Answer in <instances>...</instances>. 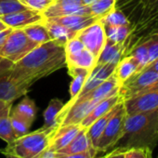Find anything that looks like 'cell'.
<instances>
[{"label": "cell", "instance_id": "obj_50", "mask_svg": "<svg viewBox=\"0 0 158 158\" xmlns=\"http://www.w3.org/2000/svg\"><path fill=\"white\" fill-rule=\"evenodd\" d=\"M101 158H109V153H107V154L103 155V156H102V157H101Z\"/></svg>", "mask_w": 158, "mask_h": 158}, {"label": "cell", "instance_id": "obj_21", "mask_svg": "<svg viewBox=\"0 0 158 158\" xmlns=\"http://www.w3.org/2000/svg\"><path fill=\"white\" fill-rule=\"evenodd\" d=\"M67 68H84L92 70L97 63V58L89 49L84 48L75 55L65 56Z\"/></svg>", "mask_w": 158, "mask_h": 158}, {"label": "cell", "instance_id": "obj_4", "mask_svg": "<svg viewBox=\"0 0 158 158\" xmlns=\"http://www.w3.org/2000/svg\"><path fill=\"white\" fill-rule=\"evenodd\" d=\"M155 89H158V73L144 68L121 84L119 94L125 101Z\"/></svg>", "mask_w": 158, "mask_h": 158}, {"label": "cell", "instance_id": "obj_43", "mask_svg": "<svg viewBox=\"0 0 158 158\" xmlns=\"http://www.w3.org/2000/svg\"><path fill=\"white\" fill-rule=\"evenodd\" d=\"M13 29L10 28V27H7L3 30H0V48L3 47V45L5 44L8 36L10 35V34L11 33Z\"/></svg>", "mask_w": 158, "mask_h": 158}, {"label": "cell", "instance_id": "obj_38", "mask_svg": "<svg viewBox=\"0 0 158 158\" xmlns=\"http://www.w3.org/2000/svg\"><path fill=\"white\" fill-rule=\"evenodd\" d=\"M150 40L149 47V64L158 58V32L149 33L146 35Z\"/></svg>", "mask_w": 158, "mask_h": 158}, {"label": "cell", "instance_id": "obj_34", "mask_svg": "<svg viewBox=\"0 0 158 158\" xmlns=\"http://www.w3.org/2000/svg\"><path fill=\"white\" fill-rule=\"evenodd\" d=\"M10 121L17 138L27 134L32 126L30 123H28L27 121H25L24 119H23L22 117L18 116L17 114L11 112H10Z\"/></svg>", "mask_w": 158, "mask_h": 158}, {"label": "cell", "instance_id": "obj_9", "mask_svg": "<svg viewBox=\"0 0 158 158\" xmlns=\"http://www.w3.org/2000/svg\"><path fill=\"white\" fill-rule=\"evenodd\" d=\"M42 13L45 19L60 18L73 14L90 15L89 6L84 5L82 0H54Z\"/></svg>", "mask_w": 158, "mask_h": 158}, {"label": "cell", "instance_id": "obj_12", "mask_svg": "<svg viewBox=\"0 0 158 158\" xmlns=\"http://www.w3.org/2000/svg\"><path fill=\"white\" fill-rule=\"evenodd\" d=\"M28 89L22 86L11 75L10 70L0 74V101L11 102L26 95Z\"/></svg>", "mask_w": 158, "mask_h": 158}, {"label": "cell", "instance_id": "obj_16", "mask_svg": "<svg viewBox=\"0 0 158 158\" xmlns=\"http://www.w3.org/2000/svg\"><path fill=\"white\" fill-rule=\"evenodd\" d=\"M122 100L119 93L113 95L111 97H108L101 102H99L94 108L90 111V113L81 121L80 125L82 127H89L94 121H96L101 116L104 115L106 113H108L110 110H112L118 102H120Z\"/></svg>", "mask_w": 158, "mask_h": 158}, {"label": "cell", "instance_id": "obj_31", "mask_svg": "<svg viewBox=\"0 0 158 158\" xmlns=\"http://www.w3.org/2000/svg\"><path fill=\"white\" fill-rule=\"evenodd\" d=\"M117 0H98V1L89 5L90 15L102 19L112 10L115 9Z\"/></svg>", "mask_w": 158, "mask_h": 158}, {"label": "cell", "instance_id": "obj_48", "mask_svg": "<svg viewBox=\"0 0 158 158\" xmlns=\"http://www.w3.org/2000/svg\"><path fill=\"white\" fill-rule=\"evenodd\" d=\"M5 28H7V26H6V24L0 20V30H3V29H5Z\"/></svg>", "mask_w": 158, "mask_h": 158}, {"label": "cell", "instance_id": "obj_5", "mask_svg": "<svg viewBox=\"0 0 158 158\" xmlns=\"http://www.w3.org/2000/svg\"><path fill=\"white\" fill-rule=\"evenodd\" d=\"M37 46L39 45L30 40L23 29H13L0 48V56L16 63Z\"/></svg>", "mask_w": 158, "mask_h": 158}, {"label": "cell", "instance_id": "obj_45", "mask_svg": "<svg viewBox=\"0 0 158 158\" xmlns=\"http://www.w3.org/2000/svg\"><path fill=\"white\" fill-rule=\"evenodd\" d=\"M109 158H126L125 152L113 150L109 152Z\"/></svg>", "mask_w": 158, "mask_h": 158}, {"label": "cell", "instance_id": "obj_40", "mask_svg": "<svg viewBox=\"0 0 158 158\" xmlns=\"http://www.w3.org/2000/svg\"><path fill=\"white\" fill-rule=\"evenodd\" d=\"M96 154V150H89L84 152L74 154H59L56 152V158H95Z\"/></svg>", "mask_w": 158, "mask_h": 158}, {"label": "cell", "instance_id": "obj_3", "mask_svg": "<svg viewBox=\"0 0 158 158\" xmlns=\"http://www.w3.org/2000/svg\"><path fill=\"white\" fill-rule=\"evenodd\" d=\"M58 127V125L48 127H42L35 131L28 132L8 143L6 148L0 152L4 155L11 154L20 158H37L49 147Z\"/></svg>", "mask_w": 158, "mask_h": 158}, {"label": "cell", "instance_id": "obj_41", "mask_svg": "<svg viewBox=\"0 0 158 158\" xmlns=\"http://www.w3.org/2000/svg\"><path fill=\"white\" fill-rule=\"evenodd\" d=\"M14 63L9 60L8 59L3 58L2 56H0V74L4 73L5 72L9 71Z\"/></svg>", "mask_w": 158, "mask_h": 158}, {"label": "cell", "instance_id": "obj_8", "mask_svg": "<svg viewBox=\"0 0 158 158\" xmlns=\"http://www.w3.org/2000/svg\"><path fill=\"white\" fill-rule=\"evenodd\" d=\"M76 36L82 41L85 48L92 52L97 59L107 40L105 28L102 19L79 31Z\"/></svg>", "mask_w": 158, "mask_h": 158}, {"label": "cell", "instance_id": "obj_33", "mask_svg": "<svg viewBox=\"0 0 158 158\" xmlns=\"http://www.w3.org/2000/svg\"><path fill=\"white\" fill-rule=\"evenodd\" d=\"M104 26H118V25H130L131 23L124 12L118 9L112 10L109 14L102 19Z\"/></svg>", "mask_w": 158, "mask_h": 158}, {"label": "cell", "instance_id": "obj_44", "mask_svg": "<svg viewBox=\"0 0 158 158\" xmlns=\"http://www.w3.org/2000/svg\"><path fill=\"white\" fill-rule=\"evenodd\" d=\"M37 158H56V152L53 151L51 148H48L39 157Z\"/></svg>", "mask_w": 158, "mask_h": 158}, {"label": "cell", "instance_id": "obj_1", "mask_svg": "<svg viewBox=\"0 0 158 158\" xmlns=\"http://www.w3.org/2000/svg\"><path fill=\"white\" fill-rule=\"evenodd\" d=\"M66 66L64 45L49 40L34 48L10 69L22 86L29 88L39 79Z\"/></svg>", "mask_w": 158, "mask_h": 158}, {"label": "cell", "instance_id": "obj_23", "mask_svg": "<svg viewBox=\"0 0 158 158\" xmlns=\"http://www.w3.org/2000/svg\"><path fill=\"white\" fill-rule=\"evenodd\" d=\"M117 104L112 110H110L108 113H106L104 115L101 116L96 121H94L89 127H87L88 136H89V138L90 139V142H91V144H92V146H93V148L95 150L97 149L98 142H99V140H100V139H101V137H102V135L103 133V130H104L109 119L111 118V116L114 114V113L116 110Z\"/></svg>", "mask_w": 158, "mask_h": 158}, {"label": "cell", "instance_id": "obj_22", "mask_svg": "<svg viewBox=\"0 0 158 158\" xmlns=\"http://www.w3.org/2000/svg\"><path fill=\"white\" fill-rule=\"evenodd\" d=\"M139 71V65L133 57L130 55H125L119 62L116 64L114 74L117 78L120 85L127 81L129 77Z\"/></svg>", "mask_w": 158, "mask_h": 158}, {"label": "cell", "instance_id": "obj_30", "mask_svg": "<svg viewBox=\"0 0 158 158\" xmlns=\"http://www.w3.org/2000/svg\"><path fill=\"white\" fill-rule=\"evenodd\" d=\"M63 106H64V103L60 99H57V98L52 99L49 102L47 109L44 111V114H43L44 126L43 127H48L57 125L56 124L57 116L59 115L60 112L62 110Z\"/></svg>", "mask_w": 158, "mask_h": 158}, {"label": "cell", "instance_id": "obj_29", "mask_svg": "<svg viewBox=\"0 0 158 158\" xmlns=\"http://www.w3.org/2000/svg\"><path fill=\"white\" fill-rule=\"evenodd\" d=\"M106 37L108 40L114 43H125L132 32L134 27L130 25H118V26H104Z\"/></svg>", "mask_w": 158, "mask_h": 158}, {"label": "cell", "instance_id": "obj_36", "mask_svg": "<svg viewBox=\"0 0 158 158\" xmlns=\"http://www.w3.org/2000/svg\"><path fill=\"white\" fill-rule=\"evenodd\" d=\"M26 9L43 12L54 0H19Z\"/></svg>", "mask_w": 158, "mask_h": 158}, {"label": "cell", "instance_id": "obj_20", "mask_svg": "<svg viewBox=\"0 0 158 158\" xmlns=\"http://www.w3.org/2000/svg\"><path fill=\"white\" fill-rule=\"evenodd\" d=\"M44 23L48 29L50 39L58 41L62 45H65L68 40L75 37L77 35V32H74L53 20L47 19Z\"/></svg>", "mask_w": 158, "mask_h": 158}, {"label": "cell", "instance_id": "obj_17", "mask_svg": "<svg viewBox=\"0 0 158 158\" xmlns=\"http://www.w3.org/2000/svg\"><path fill=\"white\" fill-rule=\"evenodd\" d=\"M81 128L82 127L80 124L58 127L56 132L51 139L49 148H51L55 152H58L59 150L64 148L73 140V139L77 135Z\"/></svg>", "mask_w": 158, "mask_h": 158}, {"label": "cell", "instance_id": "obj_18", "mask_svg": "<svg viewBox=\"0 0 158 158\" xmlns=\"http://www.w3.org/2000/svg\"><path fill=\"white\" fill-rule=\"evenodd\" d=\"M89 150H95L90 142V139L87 133V128L82 127L73 139V140L64 148L56 152L59 154H74L80 153Z\"/></svg>", "mask_w": 158, "mask_h": 158}, {"label": "cell", "instance_id": "obj_2", "mask_svg": "<svg viewBox=\"0 0 158 158\" xmlns=\"http://www.w3.org/2000/svg\"><path fill=\"white\" fill-rule=\"evenodd\" d=\"M158 144V109L126 116L121 137L113 150L127 151L132 148L153 150Z\"/></svg>", "mask_w": 158, "mask_h": 158}, {"label": "cell", "instance_id": "obj_37", "mask_svg": "<svg viewBox=\"0 0 158 158\" xmlns=\"http://www.w3.org/2000/svg\"><path fill=\"white\" fill-rule=\"evenodd\" d=\"M85 48L84 44L82 41L79 39L77 36L68 40L66 44L64 45V51H65V56H72L79 53L82 51Z\"/></svg>", "mask_w": 158, "mask_h": 158}, {"label": "cell", "instance_id": "obj_39", "mask_svg": "<svg viewBox=\"0 0 158 158\" xmlns=\"http://www.w3.org/2000/svg\"><path fill=\"white\" fill-rule=\"evenodd\" d=\"M152 150L146 148H132L125 151L126 158H152Z\"/></svg>", "mask_w": 158, "mask_h": 158}, {"label": "cell", "instance_id": "obj_32", "mask_svg": "<svg viewBox=\"0 0 158 158\" xmlns=\"http://www.w3.org/2000/svg\"><path fill=\"white\" fill-rule=\"evenodd\" d=\"M0 139L7 143H10L17 139L11 125L10 113H7L0 117Z\"/></svg>", "mask_w": 158, "mask_h": 158}, {"label": "cell", "instance_id": "obj_47", "mask_svg": "<svg viewBox=\"0 0 158 158\" xmlns=\"http://www.w3.org/2000/svg\"><path fill=\"white\" fill-rule=\"evenodd\" d=\"M96 1H98V0H82L83 4L86 5V6H89V5H90V4H92V3H94Z\"/></svg>", "mask_w": 158, "mask_h": 158}, {"label": "cell", "instance_id": "obj_7", "mask_svg": "<svg viewBox=\"0 0 158 158\" xmlns=\"http://www.w3.org/2000/svg\"><path fill=\"white\" fill-rule=\"evenodd\" d=\"M98 102H99L90 100H83L74 102H68L64 104L62 110L57 116L56 124L59 127L80 124Z\"/></svg>", "mask_w": 158, "mask_h": 158}, {"label": "cell", "instance_id": "obj_25", "mask_svg": "<svg viewBox=\"0 0 158 158\" xmlns=\"http://www.w3.org/2000/svg\"><path fill=\"white\" fill-rule=\"evenodd\" d=\"M149 47L150 40L147 36H145L139 43L135 45L126 53V55H130L134 58L139 65V71L149 64Z\"/></svg>", "mask_w": 158, "mask_h": 158}, {"label": "cell", "instance_id": "obj_6", "mask_svg": "<svg viewBox=\"0 0 158 158\" xmlns=\"http://www.w3.org/2000/svg\"><path fill=\"white\" fill-rule=\"evenodd\" d=\"M127 113L125 110L124 102L121 101L116 106V110L114 114L109 119L103 133L97 145V153L98 152H110L116 141L122 135L124 123L126 120Z\"/></svg>", "mask_w": 158, "mask_h": 158}, {"label": "cell", "instance_id": "obj_27", "mask_svg": "<svg viewBox=\"0 0 158 158\" xmlns=\"http://www.w3.org/2000/svg\"><path fill=\"white\" fill-rule=\"evenodd\" d=\"M37 108L35 105V102L28 98L26 95H24V98L21 101V102L18 103V105L14 108V110L11 112L18 116L22 117L31 125L34 123L35 116H36Z\"/></svg>", "mask_w": 158, "mask_h": 158}, {"label": "cell", "instance_id": "obj_46", "mask_svg": "<svg viewBox=\"0 0 158 158\" xmlns=\"http://www.w3.org/2000/svg\"><path fill=\"white\" fill-rule=\"evenodd\" d=\"M145 68H148V69H152L153 71H155L156 73H158V58L153 60L152 62H151L150 64H148ZM144 69V68H143Z\"/></svg>", "mask_w": 158, "mask_h": 158}, {"label": "cell", "instance_id": "obj_24", "mask_svg": "<svg viewBox=\"0 0 158 158\" xmlns=\"http://www.w3.org/2000/svg\"><path fill=\"white\" fill-rule=\"evenodd\" d=\"M91 70L84 68H68V72L72 77V82L70 85V96L71 100L74 99L81 92L87 79Z\"/></svg>", "mask_w": 158, "mask_h": 158}, {"label": "cell", "instance_id": "obj_15", "mask_svg": "<svg viewBox=\"0 0 158 158\" xmlns=\"http://www.w3.org/2000/svg\"><path fill=\"white\" fill-rule=\"evenodd\" d=\"M127 50V40L125 43H114L106 40V43L97 59V63L117 64L126 55Z\"/></svg>", "mask_w": 158, "mask_h": 158}, {"label": "cell", "instance_id": "obj_10", "mask_svg": "<svg viewBox=\"0 0 158 158\" xmlns=\"http://www.w3.org/2000/svg\"><path fill=\"white\" fill-rule=\"evenodd\" d=\"M127 115L158 109V89L123 101Z\"/></svg>", "mask_w": 158, "mask_h": 158}, {"label": "cell", "instance_id": "obj_19", "mask_svg": "<svg viewBox=\"0 0 158 158\" xmlns=\"http://www.w3.org/2000/svg\"><path fill=\"white\" fill-rule=\"evenodd\" d=\"M47 20V19H46ZM53 20L67 28L74 31V32H79L83 30L84 28L89 26L90 24L94 23L95 22L101 20L97 17H94L89 14H73L70 16H65V17H60V18H53L49 19Z\"/></svg>", "mask_w": 158, "mask_h": 158}, {"label": "cell", "instance_id": "obj_49", "mask_svg": "<svg viewBox=\"0 0 158 158\" xmlns=\"http://www.w3.org/2000/svg\"><path fill=\"white\" fill-rule=\"evenodd\" d=\"M6 158H20L18 156H15V155H11V154H5Z\"/></svg>", "mask_w": 158, "mask_h": 158}, {"label": "cell", "instance_id": "obj_42", "mask_svg": "<svg viewBox=\"0 0 158 158\" xmlns=\"http://www.w3.org/2000/svg\"><path fill=\"white\" fill-rule=\"evenodd\" d=\"M12 108L11 102H7L4 101H0V117L7 113H10Z\"/></svg>", "mask_w": 158, "mask_h": 158}, {"label": "cell", "instance_id": "obj_14", "mask_svg": "<svg viewBox=\"0 0 158 158\" xmlns=\"http://www.w3.org/2000/svg\"><path fill=\"white\" fill-rule=\"evenodd\" d=\"M115 67H116L115 64H111V63H96V65L90 71V73L81 92L76 97L82 96L91 91L99 85H101L102 82H104L112 74H114Z\"/></svg>", "mask_w": 158, "mask_h": 158}, {"label": "cell", "instance_id": "obj_26", "mask_svg": "<svg viewBox=\"0 0 158 158\" xmlns=\"http://www.w3.org/2000/svg\"><path fill=\"white\" fill-rule=\"evenodd\" d=\"M140 1L141 14L138 23L144 28L158 20V0H140Z\"/></svg>", "mask_w": 158, "mask_h": 158}, {"label": "cell", "instance_id": "obj_35", "mask_svg": "<svg viewBox=\"0 0 158 158\" xmlns=\"http://www.w3.org/2000/svg\"><path fill=\"white\" fill-rule=\"evenodd\" d=\"M26 9L19 0H0V16Z\"/></svg>", "mask_w": 158, "mask_h": 158}, {"label": "cell", "instance_id": "obj_13", "mask_svg": "<svg viewBox=\"0 0 158 158\" xmlns=\"http://www.w3.org/2000/svg\"><path fill=\"white\" fill-rule=\"evenodd\" d=\"M120 83L117 80L114 74H112L108 79L104 82H102L101 85H99L97 88L92 89L91 91L79 96L75 97L74 99L70 100L69 102H80L83 100H90V101H95V102H101L108 97H111L113 95H115L119 93V89H120Z\"/></svg>", "mask_w": 158, "mask_h": 158}, {"label": "cell", "instance_id": "obj_11", "mask_svg": "<svg viewBox=\"0 0 158 158\" xmlns=\"http://www.w3.org/2000/svg\"><path fill=\"white\" fill-rule=\"evenodd\" d=\"M0 20L6 24L7 27H10L12 29H23L30 24L44 22L46 19L42 12L24 9L0 16Z\"/></svg>", "mask_w": 158, "mask_h": 158}, {"label": "cell", "instance_id": "obj_28", "mask_svg": "<svg viewBox=\"0 0 158 158\" xmlns=\"http://www.w3.org/2000/svg\"><path fill=\"white\" fill-rule=\"evenodd\" d=\"M44 22L35 23L30 24L23 28V32L28 36V38L32 40L33 42L36 43L37 45H41L43 43H46L51 40Z\"/></svg>", "mask_w": 158, "mask_h": 158}]
</instances>
